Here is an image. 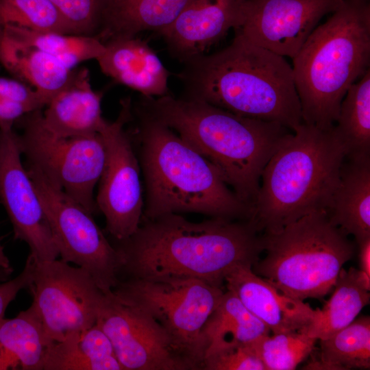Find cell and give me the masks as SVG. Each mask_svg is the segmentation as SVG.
Here are the masks:
<instances>
[{"label":"cell","mask_w":370,"mask_h":370,"mask_svg":"<svg viewBox=\"0 0 370 370\" xmlns=\"http://www.w3.org/2000/svg\"><path fill=\"white\" fill-rule=\"evenodd\" d=\"M183 97L232 113L276 122L291 131L303 123L292 66L283 56L235 32L225 48L182 62Z\"/></svg>","instance_id":"cell-2"},{"label":"cell","mask_w":370,"mask_h":370,"mask_svg":"<svg viewBox=\"0 0 370 370\" xmlns=\"http://www.w3.org/2000/svg\"><path fill=\"white\" fill-rule=\"evenodd\" d=\"M31 111L25 106L0 97V123H15L23 116Z\"/></svg>","instance_id":"cell-36"},{"label":"cell","mask_w":370,"mask_h":370,"mask_svg":"<svg viewBox=\"0 0 370 370\" xmlns=\"http://www.w3.org/2000/svg\"><path fill=\"white\" fill-rule=\"evenodd\" d=\"M261 241L265 256L252 265L253 272L301 301L326 295L355 251L325 211L308 214L279 231L264 232Z\"/></svg>","instance_id":"cell-7"},{"label":"cell","mask_w":370,"mask_h":370,"mask_svg":"<svg viewBox=\"0 0 370 370\" xmlns=\"http://www.w3.org/2000/svg\"><path fill=\"white\" fill-rule=\"evenodd\" d=\"M119 274L128 278H191L222 288L225 275L253 265L262 252L261 235L248 220L189 221L180 214L142 219L137 230L114 246Z\"/></svg>","instance_id":"cell-1"},{"label":"cell","mask_w":370,"mask_h":370,"mask_svg":"<svg viewBox=\"0 0 370 370\" xmlns=\"http://www.w3.org/2000/svg\"><path fill=\"white\" fill-rule=\"evenodd\" d=\"M268 334H271L269 329L245 308L233 292L227 290L203 329L205 357L251 343Z\"/></svg>","instance_id":"cell-24"},{"label":"cell","mask_w":370,"mask_h":370,"mask_svg":"<svg viewBox=\"0 0 370 370\" xmlns=\"http://www.w3.org/2000/svg\"><path fill=\"white\" fill-rule=\"evenodd\" d=\"M0 97L21 104L31 112L42 110L49 102L34 88L14 77H0Z\"/></svg>","instance_id":"cell-34"},{"label":"cell","mask_w":370,"mask_h":370,"mask_svg":"<svg viewBox=\"0 0 370 370\" xmlns=\"http://www.w3.org/2000/svg\"><path fill=\"white\" fill-rule=\"evenodd\" d=\"M16 123L21 129L18 138L26 165L38 170L90 213L98 212L94 190L106 160L101 135L56 136L45 126L41 110L27 113Z\"/></svg>","instance_id":"cell-9"},{"label":"cell","mask_w":370,"mask_h":370,"mask_svg":"<svg viewBox=\"0 0 370 370\" xmlns=\"http://www.w3.org/2000/svg\"><path fill=\"white\" fill-rule=\"evenodd\" d=\"M190 0H108L98 36L103 42L133 37L144 31L158 33L169 26Z\"/></svg>","instance_id":"cell-22"},{"label":"cell","mask_w":370,"mask_h":370,"mask_svg":"<svg viewBox=\"0 0 370 370\" xmlns=\"http://www.w3.org/2000/svg\"><path fill=\"white\" fill-rule=\"evenodd\" d=\"M0 29L10 39L49 54L69 69L86 60H97L106 49L97 36L39 32L12 24L0 25Z\"/></svg>","instance_id":"cell-27"},{"label":"cell","mask_w":370,"mask_h":370,"mask_svg":"<svg viewBox=\"0 0 370 370\" xmlns=\"http://www.w3.org/2000/svg\"><path fill=\"white\" fill-rule=\"evenodd\" d=\"M77 344L91 370H123L111 341L96 323L77 334Z\"/></svg>","instance_id":"cell-32"},{"label":"cell","mask_w":370,"mask_h":370,"mask_svg":"<svg viewBox=\"0 0 370 370\" xmlns=\"http://www.w3.org/2000/svg\"><path fill=\"white\" fill-rule=\"evenodd\" d=\"M112 292L153 319L195 370H203L202 332L223 295L221 287L191 278H128L119 280Z\"/></svg>","instance_id":"cell-8"},{"label":"cell","mask_w":370,"mask_h":370,"mask_svg":"<svg viewBox=\"0 0 370 370\" xmlns=\"http://www.w3.org/2000/svg\"><path fill=\"white\" fill-rule=\"evenodd\" d=\"M61 260L86 271L108 293L119 281L121 258L116 247L83 206L26 165Z\"/></svg>","instance_id":"cell-10"},{"label":"cell","mask_w":370,"mask_h":370,"mask_svg":"<svg viewBox=\"0 0 370 370\" xmlns=\"http://www.w3.org/2000/svg\"><path fill=\"white\" fill-rule=\"evenodd\" d=\"M0 65L49 101L70 82L73 69L38 49L14 41L0 29Z\"/></svg>","instance_id":"cell-21"},{"label":"cell","mask_w":370,"mask_h":370,"mask_svg":"<svg viewBox=\"0 0 370 370\" xmlns=\"http://www.w3.org/2000/svg\"><path fill=\"white\" fill-rule=\"evenodd\" d=\"M73 35L97 36L108 0H51Z\"/></svg>","instance_id":"cell-31"},{"label":"cell","mask_w":370,"mask_h":370,"mask_svg":"<svg viewBox=\"0 0 370 370\" xmlns=\"http://www.w3.org/2000/svg\"><path fill=\"white\" fill-rule=\"evenodd\" d=\"M34 264V260L28 256L20 274L12 280L0 283V321L4 318L7 307L17 294L22 289L29 287L32 281Z\"/></svg>","instance_id":"cell-35"},{"label":"cell","mask_w":370,"mask_h":370,"mask_svg":"<svg viewBox=\"0 0 370 370\" xmlns=\"http://www.w3.org/2000/svg\"><path fill=\"white\" fill-rule=\"evenodd\" d=\"M358 246L360 271L370 277V237L356 243Z\"/></svg>","instance_id":"cell-37"},{"label":"cell","mask_w":370,"mask_h":370,"mask_svg":"<svg viewBox=\"0 0 370 370\" xmlns=\"http://www.w3.org/2000/svg\"><path fill=\"white\" fill-rule=\"evenodd\" d=\"M246 0H190L158 34L182 62L204 51L242 23Z\"/></svg>","instance_id":"cell-16"},{"label":"cell","mask_w":370,"mask_h":370,"mask_svg":"<svg viewBox=\"0 0 370 370\" xmlns=\"http://www.w3.org/2000/svg\"><path fill=\"white\" fill-rule=\"evenodd\" d=\"M14 123H0V200L14 238L27 243L35 262L57 259L58 251L33 182L22 162Z\"/></svg>","instance_id":"cell-14"},{"label":"cell","mask_w":370,"mask_h":370,"mask_svg":"<svg viewBox=\"0 0 370 370\" xmlns=\"http://www.w3.org/2000/svg\"><path fill=\"white\" fill-rule=\"evenodd\" d=\"M12 272V268H5L0 265V283L6 281Z\"/></svg>","instance_id":"cell-39"},{"label":"cell","mask_w":370,"mask_h":370,"mask_svg":"<svg viewBox=\"0 0 370 370\" xmlns=\"http://www.w3.org/2000/svg\"><path fill=\"white\" fill-rule=\"evenodd\" d=\"M29 288L30 308L51 343L94 325L106 294L86 271L58 258L34 261Z\"/></svg>","instance_id":"cell-11"},{"label":"cell","mask_w":370,"mask_h":370,"mask_svg":"<svg viewBox=\"0 0 370 370\" xmlns=\"http://www.w3.org/2000/svg\"><path fill=\"white\" fill-rule=\"evenodd\" d=\"M326 213L356 243L370 237V157L345 158Z\"/></svg>","instance_id":"cell-20"},{"label":"cell","mask_w":370,"mask_h":370,"mask_svg":"<svg viewBox=\"0 0 370 370\" xmlns=\"http://www.w3.org/2000/svg\"><path fill=\"white\" fill-rule=\"evenodd\" d=\"M203 370H265V367L249 343L208 355Z\"/></svg>","instance_id":"cell-33"},{"label":"cell","mask_w":370,"mask_h":370,"mask_svg":"<svg viewBox=\"0 0 370 370\" xmlns=\"http://www.w3.org/2000/svg\"><path fill=\"white\" fill-rule=\"evenodd\" d=\"M318 340L303 332L268 334L250 343L265 370H293L314 349Z\"/></svg>","instance_id":"cell-29"},{"label":"cell","mask_w":370,"mask_h":370,"mask_svg":"<svg viewBox=\"0 0 370 370\" xmlns=\"http://www.w3.org/2000/svg\"><path fill=\"white\" fill-rule=\"evenodd\" d=\"M6 24L34 31L70 34L51 0H0V25Z\"/></svg>","instance_id":"cell-30"},{"label":"cell","mask_w":370,"mask_h":370,"mask_svg":"<svg viewBox=\"0 0 370 370\" xmlns=\"http://www.w3.org/2000/svg\"><path fill=\"white\" fill-rule=\"evenodd\" d=\"M251 267L240 264L227 272L224 278L227 290L233 292L271 333H306L317 319L319 308L313 309L308 304L286 295L254 273Z\"/></svg>","instance_id":"cell-17"},{"label":"cell","mask_w":370,"mask_h":370,"mask_svg":"<svg viewBox=\"0 0 370 370\" xmlns=\"http://www.w3.org/2000/svg\"><path fill=\"white\" fill-rule=\"evenodd\" d=\"M320 341V360L307 369L370 368V318L361 316L329 338Z\"/></svg>","instance_id":"cell-28"},{"label":"cell","mask_w":370,"mask_h":370,"mask_svg":"<svg viewBox=\"0 0 370 370\" xmlns=\"http://www.w3.org/2000/svg\"><path fill=\"white\" fill-rule=\"evenodd\" d=\"M103 94L95 91L86 68L73 70L66 86L55 95L42 112L45 126L60 137L90 136L100 132Z\"/></svg>","instance_id":"cell-19"},{"label":"cell","mask_w":370,"mask_h":370,"mask_svg":"<svg viewBox=\"0 0 370 370\" xmlns=\"http://www.w3.org/2000/svg\"><path fill=\"white\" fill-rule=\"evenodd\" d=\"M292 60L303 123L331 130L348 89L369 70L367 0H343Z\"/></svg>","instance_id":"cell-5"},{"label":"cell","mask_w":370,"mask_h":370,"mask_svg":"<svg viewBox=\"0 0 370 370\" xmlns=\"http://www.w3.org/2000/svg\"><path fill=\"white\" fill-rule=\"evenodd\" d=\"M103 42L105 51L97 59L103 74L143 97L168 95L169 72L145 40L115 37Z\"/></svg>","instance_id":"cell-18"},{"label":"cell","mask_w":370,"mask_h":370,"mask_svg":"<svg viewBox=\"0 0 370 370\" xmlns=\"http://www.w3.org/2000/svg\"><path fill=\"white\" fill-rule=\"evenodd\" d=\"M30 306L12 319L0 321V369L19 366L25 370H42L52 345Z\"/></svg>","instance_id":"cell-25"},{"label":"cell","mask_w":370,"mask_h":370,"mask_svg":"<svg viewBox=\"0 0 370 370\" xmlns=\"http://www.w3.org/2000/svg\"><path fill=\"white\" fill-rule=\"evenodd\" d=\"M137 108L170 127L210 161L251 210L264 168L293 132L276 122L169 94L143 96Z\"/></svg>","instance_id":"cell-3"},{"label":"cell","mask_w":370,"mask_h":370,"mask_svg":"<svg viewBox=\"0 0 370 370\" xmlns=\"http://www.w3.org/2000/svg\"><path fill=\"white\" fill-rule=\"evenodd\" d=\"M331 131L345 158L370 157V69L348 89Z\"/></svg>","instance_id":"cell-26"},{"label":"cell","mask_w":370,"mask_h":370,"mask_svg":"<svg viewBox=\"0 0 370 370\" xmlns=\"http://www.w3.org/2000/svg\"><path fill=\"white\" fill-rule=\"evenodd\" d=\"M334 291L306 333L322 340L350 324L369 304L370 277L359 269L341 270Z\"/></svg>","instance_id":"cell-23"},{"label":"cell","mask_w":370,"mask_h":370,"mask_svg":"<svg viewBox=\"0 0 370 370\" xmlns=\"http://www.w3.org/2000/svg\"><path fill=\"white\" fill-rule=\"evenodd\" d=\"M345 158L331 130L301 123L264 168L248 221L274 232L300 218L327 210Z\"/></svg>","instance_id":"cell-6"},{"label":"cell","mask_w":370,"mask_h":370,"mask_svg":"<svg viewBox=\"0 0 370 370\" xmlns=\"http://www.w3.org/2000/svg\"><path fill=\"white\" fill-rule=\"evenodd\" d=\"M136 112L145 192L142 219L182 212L249 219L251 208L210 161L170 127L137 108Z\"/></svg>","instance_id":"cell-4"},{"label":"cell","mask_w":370,"mask_h":370,"mask_svg":"<svg viewBox=\"0 0 370 370\" xmlns=\"http://www.w3.org/2000/svg\"><path fill=\"white\" fill-rule=\"evenodd\" d=\"M0 265L5 268H12L8 257L5 256L3 248L0 243Z\"/></svg>","instance_id":"cell-38"},{"label":"cell","mask_w":370,"mask_h":370,"mask_svg":"<svg viewBox=\"0 0 370 370\" xmlns=\"http://www.w3.org/2000/svg\"><path fill=\"white\" fill-rule=\"evenodd\" d=\"M343 0H246L235 32L249 42L293 59L327 14Z\"/></svg>","instance_id":"cell-15"},{"label":"cell","mask_w":370,"mask_h":370,"mask_svg":"<svg viewBox=\"0 0 370 370\" xmlns=\"http://www.w3.org/2000/svg\"><path fill=\"white\" fill-rule=\"evenodd\" d=\"M113 122L106 121L99 132L106 149V160L95 201L106 219V230L116 241L131 236L138 228L144 201L140 166L125 126L132 118L131 99L121 101Z\"/></svg>","instance_id":"cell-12"},{"label":"cell","mask_w":370,"mask_h":370,"mask_svg":"<svg viewBox=\"0 0 370 370\" xmlns=\"http://www.w3.org/2000/svg\"><path fill=\"white\" fill-rule=\"evenodd\" d=\"M96 323L111 341L123 370H195L160 326L112 291L105 294Z\"/></svg>","instance_id":"cell-13"}]
</instances>
